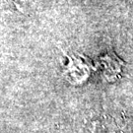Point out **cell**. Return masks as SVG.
Segmentation results:
<instances>
[{
	"label": "cell",
	"mask_w": 133,
	"mask_h": 133,
	"mask_svg": "<svg viewBox=\"0 0 133 133\" xmlns=\"http://www.w3.org/2000/svg\"><path fill=\"white\" fill-rule=\"evenodd\" d=\"M15 6L21 12H26L38 4L41 0H13Z\"/></svg>",
	"instance_id": "obj_1"
}]
</instances>
